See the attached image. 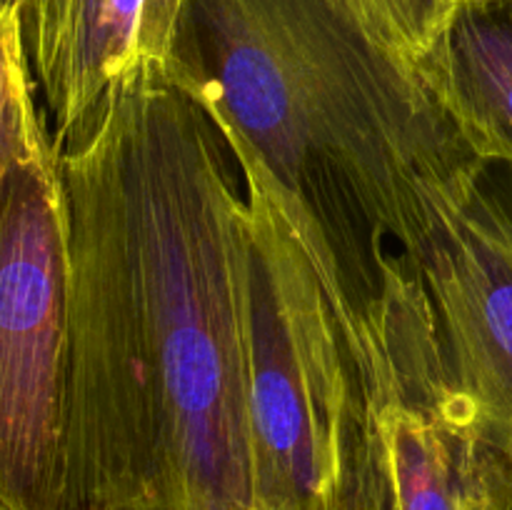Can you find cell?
Returning a JSON list of instances; mask_svg holds the SVG:
<instances>
[{
  "mask_svg": "<svg viewBox=\"0 0 512 510\" xmlns=\"http://www.w3.org/2000/svg\"><path fill=\"white\" fill-rule=\"evenodd\" d=\"M70 225L73 510H263L245 188L208 110L140 60L55 150Z\"/></svg>",
  "mask_w": 512,
  "mask_h": 510,
  "instance_id": "6da1fadb",
  "label": "cell"
},
{
  "mask_svg": "<svg viewBox=\"0 0 512 510\" xmlns=\"http://www.w3.org/2000/svg\"><path fill=\"white\" fill-rule=\"evenodd\" d=\"M163 70L253 155L343 320L480 163L413 63L330 0H183Z\"/></svg>",
  "mask_w": 512,
  "mask_h": 510,
  "instance_id": "7a4b0ae2",
  "label": "cell"
},
{
  "mask_svg": "<svg viewBox=\"0 0 512 510\" xmlns=\"http://www.w3.org/2000/svg\"><path fill=\"white\" fill-rule=\"evenodd\" d=\"M225 138V135H223ZM243 173L248 398L263 510H340L363 390L343 323L253 155Z\"/></svg>",
  "mask_w": 512,
  "mask_h": 510,
  "instance_id": "3957f363",
  "label": "cell"
},
{
  "mask_svg": "<svg viewBox=\"0 0 512 510\" xmlns=\"http://www.w3.org/2000/svg\"><path fill=\"white\" fill-rule=\"evenodd\" d=\"M345 340L363 425L340 510H512V460L458 388L415 265L395 250L378 298Z\"/></svg>",
  "mask_w": 512,
  "mask_h": 510,
  "instance_id": "277c9868",
  "label": "cell"
},
{
  "mask_svg": "<svg viewBox=\"0 0 512 510\" xmlns=\"http://www.w3.org/2000/svg\"><path fill=\"white\" fill-rule=\"evenodd\" d=\"M0 510H73L70 225L55 148L0 183Z\"/></svg>",
  "mask_w": 512,
  "mask_h": 510,
  "instance_id": "5b68a950",
  "label": "cell"
},
{
  "mask_svg": "<svg viewBox=\"0 0 512 510\" xmlns=\"http://www.w3.org/2000/svg\"><path fill=\"white\" fill-rule=\"evenodd\" d=\"M405 258L428 290L455 383L512 460V165L480 160L435 193Z\"/></svg>",
  "mask_w": 512,
  "mask_h": 510,
  "instance_id": "8992f818",
  "label": "cell"
},
{
  "mask_svg": "<svg viewBox=\"0 0 512 510\" xmlns=\"http://www.w3.org/2000/svg\"><path fill=\"white\" fill-rule=\"evenodd\" d=\"M50 115L53 148L73 143L140 63L145 0H3Z\"/></svg>",
  "mask_w": 512,
  "mask_h": 510,
  "instance_id": "52a82bcc",
  "label": "cell"
},
{
  "mask_svg": "<svg viewBox=\"0 0 512 510\" xmlns=\"http://www.w3.org/2000/svg\"><path fill=\"white\" fill-rule=\"evenodd\" d=\"M413 68L475 158L512 165V0L460 3Z\"/></svg>",
  "mask_w": 512,
  "mask_h": 510,
  "instance_id": "ba28073f",
  "label": "cell"
},
{
  "mask_svg": "<svg viewBox=\"0 0 512 510\" xmlns=\"http://www.w3.org/2000/svg\"><path fill=\"white\" fill-rule=\"evenodd\" d=\"M53 150L35 108V80L15 10L0 0V183L15 165Z\"/></svg>",
  "mask_w": 512,
  "mask_h": 510,
  "instance_id": "9c48e42d",
  "label": "cell"
},
{
  "mask_svg": "<svg viewBox=\"0 0 512 510\" xmlns=\"http://www.w3.org/2000/svg\"><path fill=\"white\" fill-rule=\"evenodd\" d=\"M358 20L378 43L413 63L453 15V0H330Z\"/></svg>",
  "mask_w": 512,
  "mask_h": 510,
  "instance_id": "30bf717a",
  "label": "cell"
},
{
  "mask_svg": "<svg viewBox=\"0 0 512 510\" xmlns=\"http://www.w3.org/2000/svg\"><path fill=\"white\" fill-rule=\"evenodd\" d=\"M183 0H145L143 23H140L138 53L140 60L163 65L168 60L175 20Z\"/></svg>",
  "mask_w": 512,
  "mask_h": 510,
  "instance_id": "8fae6325",
  "label": "cell"
},
{
  "mask_svg": "<svg viewBox=\"0 0 512 510\" xmlns=\"http://www.w3.org/2000/svg\"><path fill=\"white\" fill-rule=\"evenodd\" d=\"M453 3H455V8H458L460 3H473V0H453Z\"/></svg>",
  "mask_w": 512,
  "mask_h": 510,
  "instance_id": "7c38bea8",
  "label": "cell"
}]
</instances>
